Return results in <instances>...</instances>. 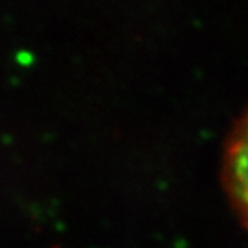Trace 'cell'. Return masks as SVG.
<instances>
[{
    "mask_svg": "<svg viewBox=\"0 0 248 248\" xmlns=\"http://www.w3.org/2000/svg\"><path fill=\"white\" fill-rule=\"evenodd\" d=\"M248 121L247 114L242 115L230 127L220 169V183L226 201L242 229H247V160H248Z\"/></svg>",
    "mask_w": 248,
    "mask_h": 248,
    "instance_id": "cell-1",
    "label": "cell"
}]
</instances>
